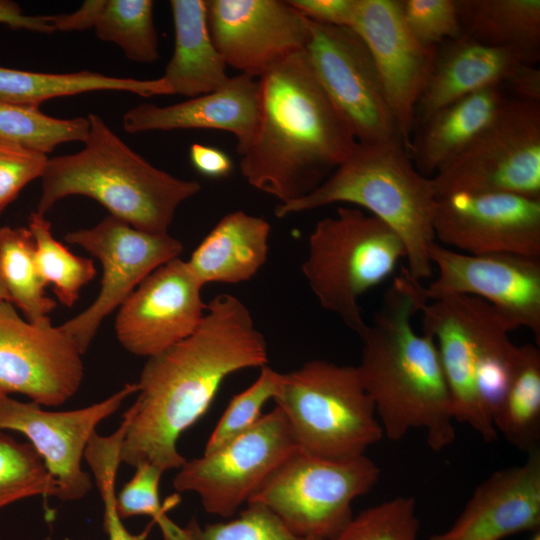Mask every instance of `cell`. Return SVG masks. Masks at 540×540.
Here are the masks:
<instances>
[{
  "mask_svg": "<svg viewBox=\"0 0 540 540\" xmlns=\"http://www.w3.org/2000/svg\"><path fill=\"white\" fill-rule=\"evenodd\" d=\"M203 285L174 258L148 275L119 307L115 333L131 354L152 357L190 336L203 319Z\"/></svg>",
  "mask_w": 540,
  "mask_h": 540,
  "instance_id": "obj_19",
  "label": "cell"
},
{
  "mask_svg": "<svg viewBox=\"0 0 540 540\" xmlns=\"http://www.w3.org/2000/svg\"><path fill=\"white\" fill-rule=\"evenodd\" d=\"M259 116V81L246 74L230 77L220 89L168 106L143 103L123 115L128 133L212 129L232 133L240 154L250 143Z\"/></svg>",
  "mask_w": 540,
  "mask_h": 540,
  "instance_id": "obj_22",
  "label": "cell"
},
{
  "mask_svg": "<svg viewBox=\"0 0 540 540\" xmlns=\"http://www.w3.org/2000/svg\"><path fill=\"white\" fill-rule=\"evenodd\" d=\"M169 3L174 50L161 78L170 95L193 98L222 88L230 77L210 36L206 1L172 0Z\"/></svg>",
  "mask_w": 540,
  "mask_h": 540,
  "instance_id": "obj_26",
  "label": "cell"
},
{
  "mask_svg": "<svg viewBox=\"0 0 540 540\" xmlns=\"http://www.w3.org/2000/svg\"><path fill=\"white\" fill-rule=\"evenodd\" d=\"M135 468L134 476L116 495L120 517L150 516L159 525L165 540H188L185 528L171 521L161 505L159 483L164 472L150 463H141Z\"/></svg>",
  "mask_w": 540,
  "mask_h": 540,
  "instance_id": "obj_38",
  "label": "cell"
},
{
  "mask_svg": "<svg viewBox=\"0 0 540 540\" xmlns=\"http://www.w3.org/2000/svg\"><path fill=\"white\" fill-rule=\"evenodd\" d=\"M108 540H145L146 534H132L124 526L123 520L113 519L104 525Z\"/></svg>",
  "mask_w": 540,
  "mask_h": 540,
  "instance_id": "obj_46",
  "label": "cell"
},
{
  "mask_svg": "<svg viewBox=\"0 0 540 540\" xmlns=\"http://www.w3.org/2000/svg\"><path fill=\"white\" fill-rule=\"evenodd\" d=\"M48 156L0 141V215L30 182L41 178Z\"/></svg>",
  "mask_w": 540,
  "mask_h": 540,
  "instance_id": "obj_40",
  "label": "cell"
},
{
  "mask_svg": "<svg viewBox=\"0 0 540 540\" xmlns=\"http://www.w3.org/2000/svg\"><path fill=\"white\" fill-rule=\"evenodd\" d=\"M334 203L365 208L402 240L407 266L416 280L431 277L429 251L436 242L433 220L437 195L431 177L420 173L399 140L356 143L349 156L312 193L278 204L279 218Z\"/></svg>",
  "mask_w": 540,
  "mask_h": 540,
  "instance_id": "obj_5",
  "label": "cell"
},
{
  "mask_svg": "<svg viewBox=\"0 0 540 540\" xmlns=\"http://www.w3.org/2000/svg\"><path fill=\"white\" fill-rule=\"evenodd\" d=\"M259 116L240 155L253 188L287 204L318 188L357 141L316 78L305 50L259 79Z\"/></svg>",
  "mask_w": 540,
  "mask_h": 540,
  "instance_id": "obj_2",
  "label": "cell"
},
{
  "mask_svg": "<svg viewBox=\"0 0 540 540\" xmlns=\"http://www.w3.org/2000/svg\"><path fill=\"white\" fill-rule=\"evenodd\" d=\"M74 339L51 321L31 323L0 302V395L23 394L55 407L79 389L84 365Z\"/></svg>",
  "mask_w": 540,
  "mask_h": 540,
  "instance_id": "obj_14",
  "label": "cell"
},
{
  "mask_svg": "<svg viewBox=\"0 0 540 540\" xmlns=\"http://www.w3.org/2000/svg\"><path fill=\"white\" fill-rule=\"evenodd\" d=\"M423 332L436 343L450 388L456 422L484 441L498 438L491 416L508 386L517 345L516 324L489 303L468 295L424 300Z\"/></svg>",
  "mask_w": 540,
  "mask_h": 540,
  "instance_id": "obj_6",
  "label": "cell"
},
{
  "mask_svg": "<svg viewBox=\"0 0 540 540\" xmlns=\"http://www.w3.org/2000/svg\"><path fill=\"white\" fill-rule=\"evenodd\" d=\"M437 276L423 294L430 301L468 295L494 306L540 344V258L494 253L472 255L435 242L429 251Z\"/></svg>",
  "mask_w": 540,
  "mask_h": 540,
  "instance_id": "obj_16",
  "label": "cell"
},
{
  "mask_svg": "<svg viewBox=\"0 0 540 540\" xmlns=\"http://www.w3.org/2000/svg\"><path fill=\"white\" fill-rule=\"evenodd\" d=\"M57 482L30 443L0 431V509L33 496H54Z\"/></svg>",
  "mask_w": 540,
  "mask_h": 540,
  "instance_id": "obj_34",
  "label": "cell"
},
{
  "mask_svg": "<svg viewBox=\"0 0 540 540\" xmlns=\"http://www.w3.org/2000/svg\"><path fill=\"white\" fill-rule=\"evenodd\" d=\"M273 400L298 447L309 454L329 459L357 457L384 437L356 366L308 361L281 373Z\"/></svg>",
  "mask_w": 540,
  "mask_h": 540,
  "instance_id": "obj_8",
  "label": "cell"
},
{
  "mask_svg": "<svg viewBox=\"0 0 540 540\" xmlns=\"http://www.w3.org/2000/svg\"><path fill=\"white\" fill-rule=\"evenodd\" d=\"M184 528L188 540H320L295 533L274 512L257 503H247L232 520L204 526L192 520Z\"/></svg>",
  "mask_w": 540,
  "mask_h": 540,
  "instance_id": "obj_36",
  "label": "cell"
},
{
  "mask_svg": "<svg viewBox=\"0 0 540 540\" xmlns=\"http://www.w3.org/2000/svg\"><path fill=\"white\" fill-rule=\"evenodd\" d=\"M380 469L366 455L329 459L300 448L247 503L274 512L295 533L331 540L351 520L355 499L378 482Z\"/></svg>",
  "mask_w": 540,
  "mask_h": 540,
  "instance_id": "obj_9",
  "label": "cell"
},
{
  "mask_svg": "<svg viewBox=\"0 0 540 540\" xmlns=\"http://www.w3.org/2000/svg\"><path fill=\"white\" fill-rule=\"evenodd\" d=\"M119 91L143 97L170 95L164 80L115 77L88 70L43 73L0 66V103L39 107L62 96Z\"/></svg>",
  "mask_w": 540,
  "mask_h": 540,
  "instance_id": "obj_27",
  "label": "cell"
},
{
  "mask_svg": "<svg viewBox=\"0 0 540 540\" xmlns=\"http://www.w3.org/2000/svg\"><path fill=\"white\" fill-rule=\"evenodd\" d=\"M93 29L99 39L116 44L131 61L159 59L151 0H102Z\"/></svg>",
  "mask_w": 540,
  "mask_h": 540,
  "instance_id": "obj_31",
  "label": "cell"
},
{
  "mask_svg": "<svg viewBox=\"0 0 540 540\" xmlns=\"http://www.w3.org/2000/svg\"><path fill=\"white\" fill-rule=\"evenodd\" d=\"M299 449L279 407L219 449L187 461L173 480L178 492L196 493L204 510L231 517Z\"/></svg>",
  "mask_w": 540,
  "mask_h": 540,
  "instance_id": "obj_11",
  "label": "cell"
},
{
  "mask_svg": "<svg viewBox=\"0 0 540 540\" xmlns=\"http://www.w3.org/2000/svg\"><path fill=\"white\" fill-rule=\"evenodd\" d=\"M2 301H9L10 302V297H9V294L7 292V289L5 287L3 278H2L1 273H0V302H2Z\"/></svg>",
  "mask_w": 540,
  "mask_h": 540,
  "instance_id": "obj_47",
  "label": "cell"
},
{
  "mask_svg": "<svg viewBox=\"0 0 540 540\" xmlns=\"http://www.w3.org/2000/svg\"><path fill=\"white\" fill-rule=\"evenodd\" d=\"M497 434L529 453L540 448V350L533 344L517 347L510 380L492 415Z\"/></svg>",
  "mask_w": 540,
  "mask_h": 540,
  "instance_id": "obj_29",
  "label": "cell"
},
{
  "mask_svg": "<svg viewBox=\"0 0 540 540\" xmlns=\"http://www.w3.org/2000/svg\"><path fill=\"white\" fill-rule=\"evenodd\" d=\"M492 473L445 531L430 540H503L540 526V448Z\"/></svg>",
  "mask_w": 540,
  "mask_h": 540,
  "instance_id": "obj_21",
  "label": "cell"
},
{
  "mask_svg": "<svg viewBox=\"0 0 540 540\" xmlns=\"http://www.w3.org/2000/svg\"><path fill=\"white\" fill-rule=\"evenodd\" d=\"M364 41L380 75L401 140L409 149L416 108L438 47L418 42L403 22L399 0H357L350 26Z\"/></svg>",
  "mask_w": 540,
  "mask_h": 540,
  "instance_id": "obj_20",
  "label": "cell"
},
{
  "mask_svg": "<svg viewBox=\"0 0 540 540\" xmlns=\"http://www.w3.org/2000/svg\"><path fill=\"white\" fill-rule=\"evenodd\" d=\"M271 226L259 216L237 210L225 214L187 261L204 286L237 284L253 278L267 260Z\"/></svg>",
  "mask_w": 540,
  "mask_h": 540,
  "instance_id": "obj_25",
  "label": "cell"
},
{
  "mask_svg": "<svg viewBox=\"0 0 540 540\" xmlns=\"http://www.w3.org/2000/svg\"><path fill=\"white\" fill-rule=\"evenodd\" d=\"M80 151L49 158L36 212L73 195L94 199L109 215L152 234L168 233L178 207L200 192L196 180L158 169L130 148L95 113Z\"/></svg>",
  "mask_w": 540,
  "mask_h": 540,
  "instance_id": "obj_4",
  "label": "cell"
},
{
  "mask_svg": "<svg viewBox=\"0 0 540 540\" xmlns=\"http://www.w3.org/2000/svg\"><path fill=\"white\" fill-rule=\"evenodd\" d=\"M433 230L440 245L458 252L540 258V199L507 193L444 195L437 198Z\"/></svg>",
  "mask_w": 540,
  "mask_h": 540,
  "instance_id": "obj_17",
  "label": "cell"
},
{
  "mask_svg": "<svg viewBox=\"0 0 540 540\" xmlns=\"http://www.w3.org/2000/svg\"><path fill=\"white\" fill-rule=\"evenodd\" d=\"M424 300L421 282L403 267L359 336L362 352L356 367L383 436L397 441L422 430L429 447L440 451L455 440L456 420L436 343L413 327Z\"/></svg>",
  "mask_w": 540,
  "mask_h": 540,
  "instance_id": "obj_3",
  "label": "cell"
},
{
  "mask_svg": "<svg viewBox=\"0 0 540 540\" xmlns=\"http://www.w3.org/2000/svg\"><path fill=\"white\" fill-rule=\"evenodd\" d=\"M507 99L501 86H492L448 104L421 121L408 149L417 170L432 177L486 129Z\"/></svg>",
  "mask_w": 540,
  "mask_h": 540,
  "instance_id": "obj_24",
  "label": "cell"
},
{
  "mask_svg": "<svg viewBox=\"0 0 540 540\" xmlns=\"http://www.w3.org/2000/svg\"><path fill=\"white\" fill-rule=\"evenodd\" d=\"M463 34L487 45L518 52L527 63L539 59V0L459 1Z\"/></svg>",
  "mask_w": 540,
  "mask_h": 540,
  "instance_id": "obj_28",
  "label": "cell"
},
{
  "mask_svg": "<svg viewBox=\"0 0 540 540\" xmlns=\"http://www.w3.org/2000/svg\"><path fill=\"white\" fill-rule=\"evenodd\" d=\"M405 257L402 240L388 225L343 206L315 224L301 271L321 307L360 336L367 323L359 299L386 280Z\"/></svg>",
  "mask_w": 540,
  "mask_h": 540,
  "instance_id": "obj_7",
  "label": "cell"
},
{
  "mask_svg": "<svg viewBox=\"0 0 540 540\" xmlns=\"http://www.w3.org/2000/svg\"><path fill=\"white\" fill-rule=\"evenodd\" d=\"M0 23L12 29L44 34L55 32L50 15H27L18 3L11 0H0Z\"/></svg>",
  "mask_w": 540,
  "mask_h": 540,
  "instance_id": "obj_43",
  "label": "cell"
},
{
  "mask_svg": "<svg viewBox=\"0 0 540 540\" xmlns=\"http://www.w3.org/2000/svg\"><path fill=\"white\" fill-rule=\"evenodd\" d=\"M431 178L437 198L464 192L540 199V102L508 98L486 129Z\"/></svg>",
  "mask_w": 540,
  "mask_h": 540,
  "instance_id": "obj_10",
  "label": "cell"
},
{
  "mask_svg": "<svg viewBox=\"0 0 540 540\" xmlns=\"http://www.w3.org/2000/svg\"><path fill=\"white\" fill-rule=\"evenodd\" d=\"M102 0L84 1L81 7L65 14L50 15L55 31H83L93 28L95 18L101 7Z\"/></svg>",
  "mask_w": 540,
  "mask_h": 540,
  "instance_id": "obj_44",
  "label": "cell"
},
{
  "mask_svg": "<svg viewBox=\"0 0 540 540\" xmlns=\"http://www.w3.org/2000/svg\"><path fill=\"white\" fill-rule=\"evenodd\" d=\"M308 20L331 26H351L357 0H288Z\"/></svg>",
  "mask_w": 540,
  "mask_h": 540,
  "instance_id": "obj_41",
  "label": "cell"
},
{
  "mask_svg": "<svg viewBox=\"0 0 540 540\" xmlns=\"http://www.w3.org/2000/svg\"><path fill=\"white\" fill-rule=\"evenodd\" d=\"M206 16L226 66L253 78L305 50L310 38L309 20L288 0H208Z\"/></svg>",
  "mask_w": 540,
  "mask_h": 540,
  "instance_id": "obj_18",
  "label": "cell"
},
{
  "mask_svg": "<svg viewBox=\"0 0 540 540\" xmlns=\"http://www.w3.org/2000/svg\"><path fill=\"white\" fill-rule=\"evenodd\" d=\"M268 349L247 306L236 296L216 295L187 338L147 358L138 397L126 411L121 463H150L163 472L180 469L181 434L208 410L224 380L240 370L264 367Z\"/></svg>",
  "mask_w": 540,
  "mask_h": 540,
  "instance_id": "obj_1",
  "label": "cell"
},
{
  "mask_svg": "<svg viewBox=\"0 0 540 540\" xmlns=\"http://www.w3.org/2000/svg\"><path fill=\"white\" fill-rule=\"evenodd\" d=\"M89 128L87 117L60 119L39 107L0 103V141L44 155L62 143H84Z\"/></svg>",
  "mask_w": 540,
  "mask_h": 540,
  "instance_id": "obj_32",
  "label": "cell"
},
{
  "mask_svg": "<svg viewBox=\"0 0 540 540\" xmlns=\"http://www.w3.org/2000/svg\"><path fill=\"white\" fill-rule=\"evenodd\" d=\"M530 540H540L539 529L533 531V535L531 536Z\"/></svg>",
  "mask_w": 540,
  "mask_h": 540,
  "instance_id": "obj_48",
  "label": "cell"
},
{
  "mask_svg": "<svg viewBox=\"0 0 540 540\" xmlns=\"http://www.w3.org/2000/svg\"><path fill=\"white\" fill-rule=\"evenodd\" d=\"M189 156L193 167L206 177L223 178L232 172V159L216 147L194 143L190 147Z\"/></svg>",
  "mask_w": 540,
  "mask_h": 540,
  "instance_id": "obj_42",
  "label": "cell"
},
{
  "mask_svg": "<svg viewBox=\"0 0 540 540\" xmlns=\"http://www.w3.org/2000/svg\"><path fill=\"white\" fill-rule=\"evenodd\" d=\"M136 392L137 383H128L100 402L69 411H49L32 401L0 395V431H16L29 439L57 482L55 497L79 500L92 487V478L81 463L96 427Z\"/></svg>",
  "mask_w": 540,
  "mask_h": 540,
  "instance_id": "obj_15",
  "label": "cell"
},
{
  "mask_svg": "<svg viewBox=\"0 0 540 540\" xmlns=\"http://www.w3.org/2000/svg\"><path fill=\"white\" fill-rule=\"evenodd\" d=\"M404 24L412 36L428 47L463 35L459 1L399 0Z\"/></svg>",
  "mask_w": 540,
  "mask_h": 540,
  "instance_id": "obj_39",
  "label": "cell"
},
{
  "mask_svg": "<svg viewBox=\"0 0 540 540\" xmlns=\"http://www.w3.org/2000/svg\"><path fill=\"white\" fill-rule=\"evenodd\" d=\"M281 373L268 365L244 391L235 395L212 431L204 450L211 453L251 428L262 416L265 403L274 399Z\"/></svg>",
  "mask_w": 540,
  "mask_h": 540,
  "instance_id": "obj_37",
  "label": "cell"
},
{
  "mask_svg": "<svg viewBox=\"0 0 540 540\" xmlns=\"http://www.w3.org/2000/svg\"><path fill=\"white\" fill-rule=\"evenodd\" d=\"M309 22L306 56L356 141L402 142L377 67L362 38L349 27Z\"/></svg>",
  "mask_w": 540,
  "mask_h": 540,
  "instance_id": "obj_12",
  "label": "cell"
},
{
  "mask_svg": "<svg viewBox=\"0 0 540 540\" xmlns=\"http://www.w3.org/2000/svg\"><path fill=\"white\" fill-rule=\"evenodd\" d=\"M28 229L33 236L35 262L41 278L46 285H53L62 304L73 306L81 288L96 275L93 260L73 254L57 241L50 222L36 211L29 216Z\"/></svg>",
  "mask_w": 540,
  "mask_h": 540,
  "instance_id": "obj_33",
  "label": "cell"
},
{
  "mask_svg": "<svg viewBox=\"0 0 540 540\" xmlns=\"http://www.w3.org/2000/svg\"><path fill=\"white\" fill-rule=\"evenodd\" d=\"M523 63L526 60L514 50L487 45L463 34L437 49L416 113L423 121L463 97L501 86Z\"/></svg>",
  "mask_w": 540,
  "mask_h": 540,
  "instance_id": "obj_23",
  "label": "cell"
},
{
  "mask_svg": "<svg viewBox=\"0 0 540 540\" xmlns=\"http://www.w3.org/2000/svg\"><path fill=\"white\" fill-rule=\"evenodd\" d=\"M0 273L10 302L31 323L50 321L56 302L46 295L34 254V240L28 228L0 227Z\"/></svg>",
  "mask_w": 540,
  "mask_h": 540,
  "instance_id": "obj_30",
  "label": "cell"
},
{
  "mask_svg": "<svg viewBox=\"0 0 540 540\" xmlns=\"http://www.w3.org/2000/svg\"><path fill=\"white\" fill-rule=\"evenodd\" d=\"M65 241L89 252L103 268L101 288L93 303L60 325L82 354L103 320L119 309L148 275L183 250V244L169 233L141 231L112 215L91 228L67 233Z\"/></svg>",
  "mask_w": 540,
  "mask_h": 540,
  "instance_id": "obj_13",
  "label": "cell"
},
{
  "mask_svg": "<svg viewBox=\"0 0 540 540\" xmlns=\"http://www.w3.org/2000/svg\"><path fill=\"white\" fill-rule=\"evenodd\" d=\"M517 99L540 102V69L532 64H521L505 83Z\"/></svg>",
  "mask_w": 540,
  "mask_h": 540,
  "instance_id": "obj_45",
  "label": "cell"
},
{
  "mask_svg": "<svg viewBox=\"0 0 540 540\" xmlns=\"http://www.w3.org/2000/svg\"><path fill=\"white\" fill-rule=\"evenodd\" d=\"M419 529L415 500L398 496L353 516L331 540H419Z\"/></svg>",
  "mask_w": 540,
  "mask_h": 540,
  "instance_id": "obj_35",
  "label": "cell"
}]
</instances>
